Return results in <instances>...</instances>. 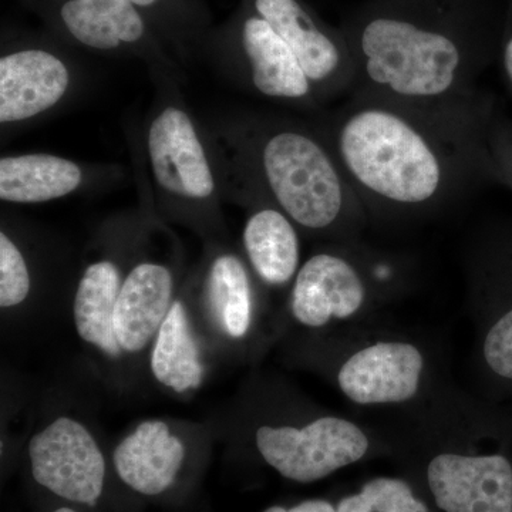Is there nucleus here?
<instances>
[{
  "label": "nucleus",
  "mask_w": 512,
  "mask_h": 512,
  "mask_svg": "<svg viewBox=\"0 0 512 512\" xmlns=\"http://www.w3.org/2000/svg\"><path fill=\"white\" fill-rule=\"evenodd\" d=\"M325 138L362 205L419 210L466 192L485 121L477 101L420 106L353 92Z\"/></svg>",
  "instance_id": "1"
},
{
  "label": "nucleus",
  "mask_w": 512,
  "mask_h": 512,
  "mask_svg": "<svg viewBox=\"0 0 512 512\" xmlns=\"http://www.w3.org/2000/svg\"><path fill=\"white\" fill-rule=\"evenodd\" d=\"M255 164L266 194L299 227L329 229L362 207L326 138L295 127L265 131Z\"/></svg>",
  "instance_id": "2"
},
{
  "label": "nucleus",
  "mask_w": 512,
  "mask_h": 512,
  "mask_svg": "<svg viewBox=\"0 0 512 512\" xmlns=\"http://www.w3.org/2000/svg\"><path fill=\"white\" fill-rule=\"evenodd\" d=\"M255 441L269 466L302 484L315 483L362 460L369 450L366 434L339 417H322L302 429L262 426Z\"/></svg>",
  "instance_id": "3"
},
{
  "label": "nucleus",
  "mask_w": 512,
  "mask_h": 512,
  "mask_svg": "<svg viewBox=\"0 0 512 512\" xmlns=\"http://www.w3.org/2000/svg\"><path fill=\"white\" fill-rule=\"evenodd\" d=\"M37 484L74 504H97L106 484V460L90 431L79 421L60 417L29 443Z\"/></svg>",
  "instance_id": "4"
},
{
  "label": "nucleus",
  "mask_w": 512,
  "mask_h": 512,
  "mask_svg": "<svg viewBox=\"0 0 512 512\" xmlns=\"http://www.w3.org/2000/svg\"><path fill=\"white\" fill-rule=\"evenodd\" d=\"M427 480L444 512H512V467L498 454H440L430 461Z\"/></svg>",
  "instance_id": "5"
},
{
  "label": "nucleus",
  "mask_w": 512,
  "mask_h": 512,
  "mask_svg": "<svg viewBox=\"0 0 512 512\" xmlns=\"http://www.w3.org/2000/svg\"><path fill=\"white\" fill-rule=\"evenodd\" d=\"M255 9L291 47L319 93L353 90L355 67L350 50L319 29L298 0H255Z\"/></svg>",
  "instance_id": "6"
},
{
  "label": "nucleus",
  "mask_w": 512,
  "mask_h": 512,
  "mask_svg": "<svg viewBox=\"0 0 512 512\" xmlns=\"http://www.w3.org/2000/svg\"><path fill=\"white\" fill-rule=\"evenodd\" d=\"M148 156L158 185L188 200L214 194L215 181L194 123L185 111L167 107L151 123Z\"/></svg>",
  "instance_id": "7"
},
{
  "label": "nucleus",
  "mask_w": 512,
  "mask_h": 512,
  "mask_svg": "<svg viewBox=\"0 0 512 512\" xmlns=\"http://www.w3.org/2000/svg\"><path fill=\"white\" fill-rule=\"evenodd\" d=\"M423 355L404 342H380L359 350L340 367L338 382L357 404L403 403L419 392Z\"/></svg>",
  "instance_id": "8"
},
{
  "label": "nucleus",
  "mask_w": 512,
  "mask_h": 512,
  "mask_svg": "<svg viewBox=\"0 0 512 512\" xmlns=\"http://www.w3.org/2000/svg\"><path fill=\"white\" fill-rule=\"evenodd\" d=\"M366 288L352 262L333 254H316L296 274L292 289L293 316L309 328L332 319H348L365 303Z\"/></svg>",
  "instance_id": "9"
},
{
  "label": "nucleus",
  "mask_w": 512,
  "mask_h": 512,
  "mask_svg": "<svg viewBox=\"0 0 512 512\" xmlns=\"http://www.w3.org/2000/svg\"><path fill=\"white\" fill-rule=\"evenodd\" d=\"M70 84L66 64L45 50H22L0 60V123L32 119L62 100Z\"/></svg>",
  "instance_id": "10"
},
{
  "label": "nucleus",
  "mask_w": 512,
  "mask_h": 512,
  "mask_svg": "<svg viewBox=\"0 0 512 512\" xmlns=\"http://www.w3.org/2000/svg\"><path fill=\"white\" fill-rule=\"evenodd\" d=\"M185 447L164 421H144L116 447L117 476L138 494L154 497L165 493L183 467Z\"/></svg>",
  "instance_id": "11"
},
{
  "label": "nucleus",
  "mask_w": 512,
  "mask_h": 512,
  "mask_svg": "<svg viewBox=\"0 0 512 512\" xmlns=\"http://www.w3.org/2000/svg\"><path fill=\"white\" fill-rule=\"evenodd\" d=\"M173 275L163 265H137L121 284L114 332L120 348L137 353L146 348L173 305Z\"/></svg>",
  "instance_id": "12"
},
{
  "label": "nucleus",
  "mask_w": 512,
  "mask_h": 512,
  "mask_svg": "<svg viewBox=\"0 0 512 512\" xmlns=\"http://www.w3.org/2000/svg\"><path fill=\"white\" fill-rule=\"evenodd\" d=\"M242 43L255 90L269 99L305 101L319 93L298 57L261 16L249 18Z\"/></svg>",
  "instance_id": "13"
},
{
  "label": "nucleus",
  "mask_w": 512,
  "mask_h": 512,
  "mask_svg": "<svg viewBox=\"0 0 512 512\" xmlns=\"http://www.w3.org/2000/svg\"><path fill=\"white\" fill-rule=\"evenodd\" d=\"M83 171L67 158L25 154L0 160V198L15 204H40L72 194Z\"/></svg>",
  "instance_id": "14"
},
{
  "label": "nucleus",
  "mask_w": 512,
  "mask_h": 512,
  "mask_svg": "<svg viewBox=\"0 0 512 512\" xmlns=\"http://www.w3.org/2000/svg\"><path fill=\"white\" fill-rule=\"evenodd\" d=\"M291 218L278 208L254 212L244 228V247L256 274L269 285H285L298 274L301 249Z\"/></svg>",
  "instance_id": "15"
},
{
  "label": "nucleus",
  "mask_w": 512,
  "mask_h": 512,
  "mask_svg": "<svg viewBox=\"0 0 512 512\" xmlns=\"http://www.w3.org/2000/svg\"><path fill=\"white\" fill-rule=\"evenodd\" d=\"M120 288L117 266L109 261L96 262L84 271L74 298V323L80 338L113 357L121 352L114 332Z\"/></svg>",
  "instance_id": "16"
},
{
  "label": "nucleus",
  "mask_w": 512,
  "mask_h": 512,
  "mask_svg": "<svg viewBox=\"0 0 512 512\" xmlns=\"http://www.w3.org/2000/svg\"><path fill=\"white\" fill-rule=\"evenodd\" d=\"M151 370L158 382L184 393L200 386L202 366L183 303L173 302L157 333L151 353Z\"/></svg>",
  "instance_id": "17"
},
{
  "label": "nucleus",
  "mask_w": 512,
  "mask_h": 512,
  "mask_svg": "<svg viewBox=\"0 0 512 512\" xmlns=\"http://www.w3.org/2000/svg\"><path fill=\"white\" fill-rule=\"evenodd\" d=\"M208 301L214 318L232 338L247 335L251 325V285L247 269L234 255L215 259L208 275Z\"/></svg>",
  "instance_id": "18"
},
{
  "label": "nucleus",
  "mask_w": 512,
  "mask_h": 512,
  "mask_svg": "<svg viewBox=\"0 0 512 512\" xmlns=\"http://www.w3.org/2000/svg\"><path fill=\"white\" fill-rule=\"evenodd\" d=\"M336 511L429 512V508L414 497L412 488L403 480L379 477L367 481L360 493L343 498Z\"/></svg>",
  "instance_id": "19"
},
{
  "label": "nucleus",
  "mask_w": 512,
  "mask_h": 512,
  "mask_svg": "<svg viewBox=\"0 0 512 512\" xmlns=\"http://www.w3.org/2000/svg\"><path fill=\"white\" fill-rule=\"evenodd\" d=\"M62 19L69 32L83 45L93 49H116L121 43L113 23L101 18L82 0H69L62 8Z\"/></svg>",
  "instance_id": "20"
},
{
  "label": "nucleus",
  "mask_w": 512,
  "mask_h": 512,
  "mask_svg": "<svg viewBox=\"0 0 512 512\" xmlns=\"http://www.w3.org/2000/svg\"><path fill=\"white\" fill-rule=\"evenodd\" d=\"M30 276L28 265L12 239L0 234V306L12 308L28 298Z\"/></svg>",
  "instance_id": "21"
},
{
  "label": "nucleus",
  "mask_w": 512,
  "mask_h": 512,
  "mask_svg": "<svg viewBox=\"0 0 512 512\" xmlns=\"http://www.w3.org/2000/svg\"><path fill=\"white\" fill-rule=\"evenodd\" d=\"M101 18L113 23L121 42L133 43L141 39L144 23L131 0H82Z\"/></svg>",
  "instance_id": "22"
},
{
  "label": "nucleus",
  "mask_w": 512,
  "mask_h": 512,
  "mask_svg": "<svg viewBox=\"0 0 512 512\" xmlns=\"http://www.w3.org/2000/svg\"><path fill=\"white\" fill-rule=\"evenodd\" d=\"M484 357L494 373L512 380V309L488 332Z\"/></svg>",
  "instance_id": "23"
},
{
  "label": "nucleus",
  "mask_w": 512,
  "mask_h": 512,
  "mask_svg": "<svg viewBox=\"0 0 512 512\" xmlns=\"http://www.w3.org/2000/svg\"><path fill=\"white\" fill-rule=\"evenodd\" d=\"M264 512H338L329 501L325 500H308L293 505L291 508L274 505V507L266 508Z\"/></svg>",
  "instance_id": "24"
},
{
  "label": "nucleus",
  "mask_w": 512,
  "mask_h": 512,
  "mask_svg": "<svg viewBox=\"0 0 512 512\" xmlns=\"http://www.w3.org/2000/svg\"><path fill=\"white\" fill-rule=\"evenodd\" d=\"M504 69L508 79L512 83V37L508 40L504 49Z\"/></svg>",
  "instance_id": "25"
},
{
  "label": "nucleus",
  "mask_w": 512,
  "mask_h": 512,
  "mask_svg": "<svg viewBox=\"0 0 512 512\" xmlns=\"http://www.w3.org/2000/svg\"><path fill=\"white\" fill-rule=\"evenodd\" d=\"M131 2L138 6H150L153 5L154 2H157V0H131Z\"/></svg>",
  "instance_id": "26"
},
{
  "label": "nucleus",
  "mask_w": 512,
  "mask_h": 512,
  "mask_svg": "<svg viewBox=\"0 0 512 512\" xmlns=\"http://www.w3.org/2000/svg\"><path fill=\"white\" fill-rule=\"evenodd\" d=\"M52 512H79V511H76V510H74V508H70V507H60V508H57V510L52 511Z\"/></svg>",
  "instance_id": "27"
}]
</instances>
